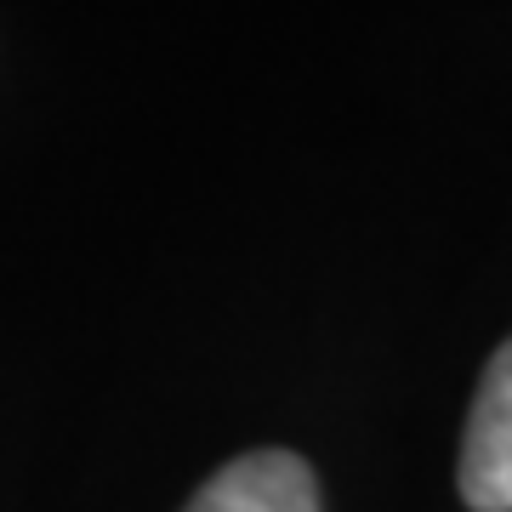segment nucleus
<instances>
[{
	"label": "nucleus",
	"mask_w": 512,
	"mask_h": 512,
	"mask_svg": "<svg viewBox=\"0 0 512 512\" xmlns=\"http://www.w3.org/2000/svg\"><path fill=\"white\" fill-rule=\"evenodd\" d=\"M461 501L473 512H512V336L484 365L461 433Z\"/></svg>",
	"instance_id": "obj_1"
},
{
	"label": "nucleus",
	"mask_w": 512,
	"mask_h": 512,
	"mask_svg": "<svg viewBox=\"0 0 512 512\" xmlns=\"http://www.w3.org/2000/svg\"><path fill=\"white\" fill-rule=\"evenodd\" d=\"M183 512H319V484L291 450H251L205 478Z\"/></svg>",
	"instance_id": "obj_2"
}]
</instances>
